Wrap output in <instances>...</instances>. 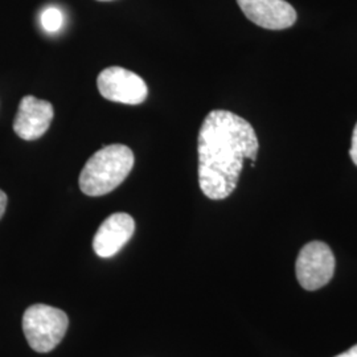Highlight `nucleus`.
Masks as SVG:
<instances>
[{
	"instance_id": "7ed1b4c3",
	"label": "nucleus",
	"mask_w": 357,
	"mask_h": 357,
	"mask_svg": "<svg viewBox=\"0 0 357 357\" xmlns=\"http://www.w3.org/2000/svg\"><path fill=\"white\" fill-rule=\"evenodd\" d=\"M69 319L64 311L47 306L33 305L23 315V331L29 347L38 354L53 351L64 339Z\"/></svg>"
},
{
	"instance_id": "9d476101",
	"label": "nucleus",
	"mask_w": 357,
	"mask_h": 357,
	"mask_svg": "<svg viewBox=\"0 0 357 357\" xmlns=\"http://www.w3.org/2000/svg\"><path fill=\"white\" fill-rule=\"evenodd\" d=\"M349 155H351V159L355 163V166H357V123L354 128V134H352V144H351Z\"/></svg>"
},
{
	"instance_id": "9b49d317",
	"label": "nucleus",
	"mask_w": 357,
	"mask_h": 357,
	"mask_svg": "<svg viewBox=\"0 0 357 357\" xmlns=\"http://www.w3.org/2000/svg\"><path fill=\"white\" fill-rule=\"evenodd\" d=\"M7 208V195L0 190V218L4 215Z\"/></svg>"
},
{
	"instance_id": "f8f14e48",
	"label": "nucleus",
	"mask_w": 357,
	"mask_h": 357,
	"mask_svg": "<svg viewBox=\"0 0 357 357\" xmlns=\"http://www.w3.org/2000/svg\"><path fill=\"white\" fill-rule=\"evenodd\" d=\"M335 357H357V344L354 345L351 349H348L344 354H340Z\"/></svg>"
},
{
	"instance_id": "1a4fd4ad",
	"label": "nucleus",
	"mask_w": 357,
	"mask_h": 357,
	"mask_svg": "<svg viewBox=\"0 0 357 357\" xmlns=\"http://www.w3.org/2000/svg\"><path fill=\"white\" fill-rule=\"evenodd\" d=\"M41 24L48 32H57L63 26V13L56 7L47 8L41 15Z\"/></svg>"
},
{
	"instance_id": "20e7f679",
	"label": "nucleus",
	"mask_w": 357,
	"mask_h": 357,
	"mask_svg": "<svg viewBox=\"0 0 357 357\" xmlns=\"http://www.w3.org/2000/svg\"><path fill=\"white\" fill-rule=\"evenodd\" d=\"M335 266L331 248L321 241H312L301 249L296 258V278L305 290L315 291L331 281Z\"/></svg>"
},
{
	"instance_id": "423d86ee",
	"label": "nucleus",
	"mask_w": 357,
	"mask_h": 357,
	"mask_svg": "<svg viewBox=\"0 0 357 357\" xmlns=\"http://www.w3.org/2000/svg\"><path fill=\"white\" fill-rule=\"evenodd\" d=\"M245 16L258 26L282 31L293 26L296 11L286 0H237Z\"/></svg>"
},
{
	"instance_id": "0eeeda50",
	"label": "nucleus",
	"mask_w": 357,
	"mask_h": 357,
	"mask_svg": "<svg viewBox=\"0 0 357 357\" xmlns=\"http://www.w3.org/2000/svg\"><path fill=\"white\" fill-rule=\"evenodd\" d=\"M54 110L51 102L26 96L19 105L13 121V131L24 141H36L51 126Z\"/></svg>"
},
{
	"instance_id": "6e6552de",
	"label": "nucleus",
	"mask_w": 357,
	"mask_h": 357,
	"mask_svg": "<svg viewBox=\"0 0 357 357\" xmlns=\"http://www.w3.org/2000/svg\"><path fill=\"white\" fill-rule=\"evenodd\" d=\"M135 231V221L128 213H114L107 217L97 230L93 249L101 258L116 255L130 241Z\"/></svg>"
},
{
	"instance_id": "f03ea898",
	"label": "nucleus",
	"mask_w": 357,
	"mask_h": 357,
	"mask_svg": "<svg viewBox=\"0 0 357 357\" xmlns=\"http://www.w3.org/2000/svg\"><path fill=\"white\" fill-rule=\"evenodd\" d=\"M135 156L125 144H112L94 153L82 168L78 184L91 197L105 196L121 185L132 169Z\"/></svg>"
},
{
	"instance_id": "f257e3e1",
	"label": "nucleus",
	"mask_w": 357,
	"mask_h": 357,
	"mask_svg": "<svg viewBox=\"0 0 357 357\" xmlns=\"http://www.w3.org/2000/svg\"><path fill=\"white\" fill-rule=\"evenodd\" d=\"M259 142L253 126L228 110H212L199 131V184L211 200H224L234 192L243 160L255 162Z\"/></svg>"
},
{
	"instance_id": "39448f33",
	"label": "nucleus",
	"mask_w": 357,
	"mask_h": 357,
	"mask_svg": "<svg viewBox=\"0 0 357 357\" xmlns=\"http://www.w3.org/2000/svg\"><path fill=\"white\" fill-rule=\"evenodd\" d=\"M97 86L103 98L125 105H141L149 94L143 78L121 66L103 69L97 78Z\"/></svg>"
},
{
	"instance_id": "ddd939ff",
	"label": "nucleus",
	"mask_w": 357,
	"mask_h": 357,
	"mask_svg": "<svg viewBox=\"0 0 357 357\" xmlns=\"http://www.w3.org/2000/svg\"><path fill=\"white\" fill-rule=\"evenodd\" d=\"M100 1H110V0H100Z\"/></svg>"
}]
</instances>
